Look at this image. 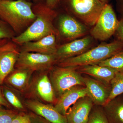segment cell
<instances>
[{
    "label": "cell",
    "mask_w": 123,
    "mask_h": 123,
    "mask_svg": "<svg viewBox=\"0 0 123 123\" xmlns=\"http://www.w3.org/2000/svg\"><path fill=\"white\" fill-rule=\"evenodd\" d=\"M0 105L9 108H10L11 107V106L5 99L3 95L1 86H0Z\"/></svg>",
    "instance_id": "obj_29"
},
{
    "label": "cell",
    "mask_w": 123,
    "mask_h": 123,
    "mask_svg": "<svg viewBox=\"0 0 123 123\" xmlns=\"http://www.w3.org/2000/svg\"><path fill=\"white\" fill-rule=\"evenodd\" d=\"M33 4L27 0H0V18L11 27L16 36L24 32L35 20Z\"/></svg>",
    "instance_id": "obj_2"
},
{
    "label": "cell",
    "mask_w": 123,
    "mask_h": 123,
    "mask_svg": "<svg viewBox=\"0 0 123 123\" xmlns=\"http://www.w3.org/2000/svg\"><path fill=\"white\" fill-rule=\"evenodd\" d=\"M106 4L99 0H60L66 12L86 26L92 27Z\"/></svg>",
    "instance_id": "obj_4"
},
{
    "label": "cell",
    "mask_w": 123,
    "mask_h": 123,
    "mask_svg": "<svg viewBox=\"0 0 123 123\" xmlns=\"http://www.w3.org/2000/svg\"><path fill=\"white\" fill-rule=\"evenodd\" d=\"M81 74H86L104 84H110L111 81L114 77L118 70L106 66L98 64L86 65L77 67Z\"/></svg>",
    "instance_id": "obj_17"
},
{
    "label": "cell",
    "mask_w": 123,
    "mask_h": 123,
    "mask_svg": "<svg viewBox=\"0 0 123 123\" xmlns=\"http://www.w3.org/2000/svg\"><path fill=\"white\" fill-rule=\"evenodd\" d=\"M119 21L112 6L106 4L89 34L95 40L104 42L115 34Z\"/></svg>",
    "instance_id": "obj_6"
},
{
    "label": "cell",
    "mask_w": 123,
    "mask_h": 123,
    "mask_svg": "<svg viewBox=\"0 0 123 123\" xmlns=\"http://www.w3.org/2000/svg\"><path fill=\"white\" fill-rule=\"evenodd\" d=\"M29 1H33L34 3H38V2H45V0H27Z\"/></svg>",
    "instance_id": "obj_32"
},
{
    "label": "cell",
    "mask_w": 123,
    "mask_h": 123,
    "mask_svg": "<svg viewBox=\"0 0 123 123\" xmlns=\"http://www.w3.org/2000/svg\"><path fill=\"white\" fill-rule=\"evenodd\" d=\"M123 49V43L117 40L111 43H104L92 48L81 55L58 62L61 67H80L98 64Z\"/></svg>",
    "instance_id": "obj_3"
},
{
    "label": "cell",
    "mask_w": 123,
    "mask_h": 123,
    "mask_svg": "<svg viewBox=\"0 0 123 123\" xmlns=\"http://www.w3.org/2000/svg\"><path fill=\"white\" fill-rule=\"evenodd\" d=\"M57 28L59 38L68 42L89 34L90 28L66 12L59 15Z\"/></svg>",
    "instance_id": "obj_8"
},
{
    "label": "cell",
    "mask_w": 123,
    "mask_h": 123,
    "mask_svg": "<svg viewBox=\"0 0 123 123\" xmlns=\"http://www.w3.org/2000/svg\"><path fill=\"white\" fill-rule=\"evenodd\" d=\"M110 85L111 92L106 104L123 94V71L116 73L110 82Z\"/></svg>",
    "instance_id": "obj_20"
},
{
    "label": "cell",
    "mask_w": 123,
    "mask_h": 123,
    "mask_svg": "<svg viewBox=\"0 0 123 123\" xmlns=\"http://www.w3.org/2000/svg\"><path fill=\"white\" fill-rule=\"evenodd\" d=\"M30 123H52L35 113L29 115Z\"/></svg>",
    "instance_id": "obj_26"
},
{
    "label": "cell",
    "mask_w": 123,
    "mask_h": 123,
    "mask_svg": "<svg viewBox=\"0 0 123 123\" xmlns=\"http://www.w3.org/2000/svg\"><path fill=\"white\" fill-rule=\"evenodd\" d=\"M99 0L104 4H107V2L110 1V0Z\"/></svg>",
    "instance_id": "obj_33"
},
{
    "label": "cell",
    "mask_w": 123,
    "mask_h": 123,
    "mask_svg": "<svg viewBox=\"0 0 123 123\" xmlns=\"http://www.w3.org/2000/svg\"><path fill=\"white\" fill-rule=\"evenodd\" d=\"M117 7L123 17V0H117Z\"/></svg>",
    "instance_id": "obj_31"
},
{
    "label": "cell",
    "mask_w": 123,
    "mask_h": 123,
    "mask_svg": "<svg viewBox=\"0 0 123 123\" xmlns=\"http://www.w3.org/2000/svg\"><path fill=\"white\" fill-rule=\"evenodd\" d=\"M98 65L110 67L119 71H123V49L110 58L100 62Z\"/></svg>",
    "instance_id": "obj_22"
},
{
    "label": "cell",
    "mask_w": 123,
    "mask_h": 123,
    "mask_svg": "<svg viewBox=\"0 0 123 123\" xmlns=\"http://www.w3.org/2000/svg\"><path fill=\"white\" fill-rule=\"evenodd\" d=\"M18 115L14 111L0 107V123H11Z\"/></svg>",
    "instance_id": "obj_25"
},
{
    "label": "cell",
    "mask_w": 123,
    "mask_h": 123,
    "mask_svg": "<svg viewBox=\"0 0 123 123\" xmlns=\"http://www.w3.org/2000/svg\"><path fill=\"white\" fill-rule=\"evenodd\" d=\"M87 96L95 105L103 106L105 104L111 91L110 84H104L97 79L90 77H84Z\"/></svg>",
    "instance_id": "obj_11"
},
{
    "label": "cell",
    "mask_w": 123,
    "mask_h": 123,
    "mask_svg": "<svg viewBox=\"0 0 123 123\" xmlns=\"http://www.w3.org/2000/svg\"><path fill=\"white\" fill-rule=\"evenodd\" d=\"M11 123H30L29 115L18 114Z\"/></svg>",
    "instance_id": "obj_28"
},
{
    "label": "cell",
    "mask_w": 123,
    "mask_h": 123,
    "mask_svg": "<svg viewBox=\"0 0 123 123\" xmlns=\"http://www.w3.org/2000/svg\"><path fill=\"white\" fill-rule=\"evenodd\" d=\"M33 72L26 69H14L5 79L7 85L19 91L25 90L28 87Z\"/></svg>",
    "instance_id": "obj_18"
},
{
    "label": "cell",
    "mask_w": 123,
    "mask_h": 123,
    "mask_svg": "<svg viewBox=\"0 0 123 123\" xmlns=\"http://www.w3.org/2000/svg\"><path fill=\"white\" fill-rule=\"evenodd\" d=\"M108 123H123V100L117 97L103 106Z\"/></svg>",
    "instance_id": "obj_19"
},
{
    "label": "cell",
    "mask_w": 123,
    "mask_h": 123,
    "mask_svg": "<svg viewBox=\"0 0 123 123\" xmlns=\"http://www.w3.org/2000/svg\"><path fill=\"white\" fill-rule=\"evenodd\" d=\"M86 95L87 91L85 86H74L65 91L58 98L54 107L61 114L66 116L71 106L79 98Z\"/></svg>",
    "instance_id": "obj_15"
},
{
    "label": "cell",
    "mask_w": 123,
    "mask_h": 123,
    "mask_svg": "<svg viewBox=\"0 0 123 123\" xmlns=\"http://www.w3.org/2000/svg\"><path fill=\"white\" fill-rule=\"evenodd\" d=\"M57 36L52 34L41 39L25 43L21 45L20 52L55 55L57 51Z\"/></svg>",
    "instance_id": "obj_14"
},
{
    "label": "cell",
    "mask_w": 123,
    "mask_h": 123,
    "mask_svg": "<svg viewBox=\"0 0 123 123\" xmlns=\"http://www.w3.org/2000/svg\"><path fill=\"white\" fill-rule=\"evenodd\" d=\"M1 88L5 98L11 106L18 110H23V104L13 90L7 85L1 86Z\"/></svg>",
    "instance_id": "obj_21"
},
{
    "label": "cell",
    "mask_w": 123,
    "mask_h": 123,
    "mask_svg": "<svg viewBox=\"0 0 123 123\" xmlns=\"http://www.w3.org/2000/svg\"><path fill=\"white\" fill-rule=\"evenodd\" d=\"M95 40L89 34L58 46L55 54L58 62L85 53L92 48Z\"/></svg>",
    "instance_id": "obj_9"
},
{
    "label": "cell",
    "mask_w": 123,
    "mask_h": 123,
    "mask_svg": "<svg viewBox=\"0 0 123 123\" xmlns=\"http://www.w3.org/2000/svg\"><path fill=\"white\" fill-rule=\"evenodd\" d=\"M58 62L55 55H45L33 52H20L15 67L35 71L44 72L49 70Z\"/></svg>",
    "instance_id": "obj_7"
},
{
    "label": "cell",
    "mask_w": 123,
    "mask_h": 123,
    "mask_svg": "<svg viewBox=\"0 0 123 123\" xmlns=\"http://www.w3.org/2000/svg\"><path fill=\"white\" fill-rule=\"evenodd\" d=\"M17 45L11 40L0 46V86L14 69L20 52Z\"/></svg>",
    "instance_id": "obj_10"
},
{
    "label": "cell",
    "mask_w": 123,
    "mask_h": 123,
    "mask_svg": "<svg viewBox=\"0 0 123 123\" xmlns=\"http://www.w3.org/2000/svg\"><path fill=\"white\" fill-rule=\"evenodd\" d=\"M74 67L53 66L49 70L50 80L56 97L59 98L65 91L77 85L85 86L84 77Z\"/></svg>",
    "instance_id": "obj_5"
},
{
    "label": "cell",
    "mask_w": 123,
    "mask_h": 123,
    "mask_svg": "<svg viewBox=\"0 0 123 123\" xmlns=\"http://www.w3.org/2000/svg\"><path fill=\"white\" fill-rule=\"evenodd\" d=\"M87 123H108L102 106L95 105L93 107Z\"/></svg>",
    "instance_id": "obj_23"
},
{
    "label": "cell",
    "mask_w": 123,
    "mask_h": 123,
    "mask_svg": "<svg viewBox=\"0 0 123 123\" xmlns=\"http://www.w3.org/2000/svg\"><path fill=\"white\" fill-rule=\"evenodd\" d=\"M115 34L117 38V40L123 43V17L119 21L118 25Z\"/></svg>",
    "instance_id": "obj_27"
},
{
    "label": "cell",
    "mask_w": 123,
    "mask_h": 123,
    "mask_svg": "<svg viewBox=\"0 0 123 123\" xmlns=\"http://www.w3.org/2000/svg\"><path fill=\"white\" fill-rule=\"evenodd\" d=\"M93 103L88 96L79 98L68 110V123H87Z\"/></svg>",
    "instance_id": "obj_12"
},
{
    "label": "cell",
    "mask_w": 123,
    "mask_h": 123,
    "mask_svg": "<svg viewBox=\"0 0 123 123\" xmlns=\"http://www.w3.org/2000/svg\"><path fill=\"white\" fill-rule=\"evenodd\" d=\"M25 105L34 113L52 123H68L66 116L59 113L55 107L34 99L27 100Z\"/></svg>",
    "instance_id": "obj_13"
},
{
    "label": "cell",
    "mask_w": 123,
    "mask_h": 123,
    "mask_svg": "<svg viewBox=\"0 0 123 123\" xmlns=\"http://www.w3.org/2000/svg\"><path fill=\"white\" fill-rule=\"evenodd\" d=\"M16 36V34L11 27L0 18V40H11Z\"/></svg>",
    "instance_id": "obj_24"
},
{
    "label": "cell",
    "mask_w": 123,
    "mask_h": 123,
    "mask_svg": "<svg viewBox=\"0 0 123 123\" xmlns=\"http://www.w3.org/2000/svg\"><path fill=\"white\" fill-rule=\"evenodd\" d=\"M60 0H45L46 5L52 9H55L59 5Z\"/></svg>",
    "instance_id": "obj_30"
},
{
    "label": "cell",
    "mask_w": 123,
    "mask_h": 123,
    "mask_svg": "<svg viewBox=\"0 0 123 123\" xmlns=\"http://www.w3.org/2000/svg\"><path fill=\"white\" fill-rule=\"evenodd\" d=\"M32 9L36 15L35 20L24 32L11 40L21 46L26 42L37 41L51 35L59 38V32L53 23L57 15L55 10L48 7L45 2L34 3Z\"/></svg>",
    "instance_id": "obj_1"
},
{
    "label": "cell",
    "mask_w": 123,
    "mask_h": 123,
    "mask_svg": "<svg viewBox=\"0 0 123 123\" xmlns=\"http://www.w3.org/2000/svg\"><path fill=\"white\" fill-rule=\"evenodd\" d=\"M32 88L35 94L40 99L49 103L55 101L56 96L53 86L46 73H42L35 78Z\"/></svg>",
    "instance_id": "obj_16"
}]
</instances>
